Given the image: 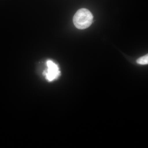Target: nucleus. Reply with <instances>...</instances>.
<instances>
[{"label":"nucleus","instance_id":"3","mask_svg":"<svg viewBox=\"0 0 148 148\" xmlns=\"http://www.w3.org/2000/svg\"><path fill=\"white\" fill-rule=\"evenodd\" d=\"M137 63L141 65H147L148 64V54L142 56L138 58L137 61Z\"/></svg>","mask_w":148,"mask_h":148},{"label":"nucleus","instance_id":"2","mask_svg":"<svg viewBox=\"0 0 148 148\" xmlns=\"http://www.w3.org/2000/svg\"><path fill=\"white\" fill-rule=\"evenodd\" d=\"M46 70L44 72V75L49 82H52L58 78L60 76V71L57 64L51 60H48L46 62Z\"/></svg>","mask_w":148,"mask_h":148},{"label":"nucleus","instance_id":"1","mask_svg":"<svg viewBox=\"0 0 148 148\" xmlns=\"http://www.w3.org/2000/svg\"><path fill=\"white\" fill-rule=\"evenodd\" d=\"M93 16L90 11L85 8L79 10L75 14L73 18L75 26L77 29H87L92 24Z\"/></svg>","mask_w":148,"mask_h":148}]
</instances>
